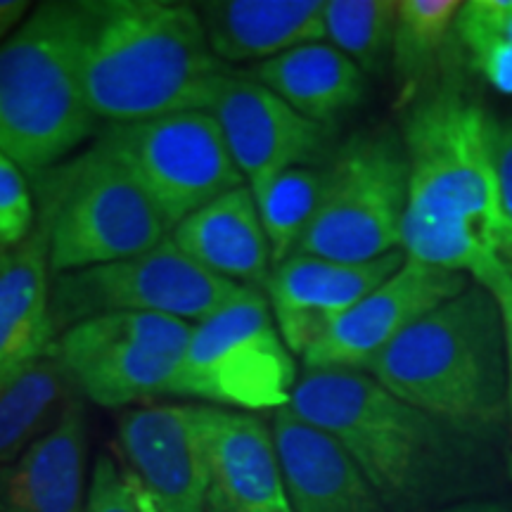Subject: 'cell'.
<instances>
[{
    "instance_id": "obj_1",
    "label": "cell",
    "mask_w": 512,
    "mask_h": 512,
    "mask_svg": "<svg viewBox=\"0 0 512 512\" xmlns=\"http://www.w3.org/2000/svg\"><path fill=\"white\" fill-rule=\"evenodd\" d=\"M74 31L83 93L110 124L209 112L230 72L188 3L79 0Z\"/></svg>"
},
{
    "instance_id": "obj_2",
    "label": "cell",
    "mask_w": 512,
    "mask_h": 512,
    "mask_svg": "<svg viewBox=\"0 0 512 512\" xmlns=\"http://www.w3.org/2000/svg\"><path fill=\"white\" fill-rule=\"evenodd\" d=\"M287 411L328 434L389 512L430 510L456 470V430L363 370L304 368Z\"/></svg>"
},
{
    "instance_id": "obj_3",
    "label": "cell",
    "mask_w": 512,
    "mask_h": 512,
    "mask_svg": "<svg viewBox=\"0 0 512 512\" xmlns=\"http://www.w3.org/2000/svg\"><path fill=\"white\" fill-rule=\"evenodd\" d=\"M368 373L456 432L501 420L508 356L496 297L472 283L389 344Z\"/></svg>"
},
{
    "instance_id": "obj_4",
    "label": "cell",
    "mask_w": 512,
    "mask_h": 512,
    "mask_svg": "<svg viewBox=\"0 0 512 512\" xmlns=\"http://www.w3.org/2000/svg\"><path fill=\"white\" fill-rule=\"evenodd\" d=\"M95 121L76 60L74 3L36 5L0 43V150L31 178L72 155Z\"/></svg>"
},
{
    "instance_id": "obj_5",
    "label": "cell",
    "mask_w": 512,
    "mask_h": 512,
    "mask_svg": "<svg viewBox=\"0 0 512 512\" xmlns=\"http://www.w3.org/2000/svg\"><path fill=\"white\" fill-rule=\"evenodd\" d=\"M408 157V221L477 226L512 264L510 230L498 195L494 121L453 86L427 91L401 126Z\"/></svg>"
},
{
    "instance_id": "obj_6",
    "label": "cell",
    "mask_w": 512,
    "mask_h": 512,
    "mask_svg": "<svg viewBox=\"0 0 512 512\" xmlns=\"http://www.w3.org/2000/svg\"><path fill=\"white\" fill-rule=\"evenodd\" d=\"M29 183L36 223L48 235L53 275L150 252L171 235L143 188L98 145Z\"/></svg>"
},
{
    "instance_id": "obj_7",
    "label": "cell",
    "mask_w": 512,
    "mask_h": 512,
    "mask_svg": "<svg viewBox=\"0 0 512 512\" xmlns=\"http://www.w3.org/2000/svg\"><path fill=\"white\" fill-rule=\"evenodd\" d=\"M299 373L264 290L245 287L240 297L202 323L192 335L171 396L204 406L254 413L290 406Z\"/></svg>"
},
{
    "instance_id": "obj_8",
    "label": "cell",
    "mask_w": 512,
    "mask_h": 512,
    "mask_svg": "<svg viewBox=\"0 0 512 512\" xmlns=\"http://www.w3.org/2000/svg\"><path fill=\"white\" fill-rule=\"evenodd\" d=\"M408 157L401 133H354L323 164V192L297 254L373 261L401 249Z\"/></svg>"
},
{
    "instance_id": "obj_9",
    "label": "cell",
    "mask_w": 512,
    "mask_h": 512,
    "mask_svg": "<svg viewBox=\"0 0 512 512\" xmlns=\"http://www.w3.org/2000/svg\"><path fill=\"white\" fill-rule=\"evenodd\" d=\"M242 290L164 240L128 259L53 275L50 320L55 337L107 313H152L197 325L240 297Z\"/></svg>"
},
{
    "instance_id": "obj_10",
    "label": "cell",
    "mask_w": 512,
    "mask_h": 512,
    "mask_svg": "<svg viewBox=\"0 0 512 512\" xmlns=\"http://www.w3.org/2000/svg\"><path fill=\"white\" fill-rule=\"evenodd\" d=\"M93 145L124 166L171 230L223 192L245 185L209 112L107 124Z\"/></svg>"
},
{
    "instance_id": "obj_11",
    "label": "cell",
    "mask_w": 512,
    "mask_h": 512,
    "mask_svg": "<svg viewBox=\"0 0 512 512\" xmlns=\"http://www.w3.org/2000/svg\"><path fill=\"white\" fill-rule=\"evenodd\" d=\"M192 323L152 313H107L72 325L48 354L76 392L105 408L171 396Z\"/></svg>"
},
{
    "instance_id": "obj_12",
    "label": "cell",
    "mask_w": 512,
    "mask_h": 512,
    "mask_svg": "<svg viewBox=\"0 0 512 512\" xmlns=\"http://www.w3.org/2000/svg\"><path fill=\"white\" fill-rule=\"evenodd\" d=\"M204 403H162L121 413L126 470L164 512H207L209 434Z\"/></svg>"
},
{
    "instance_id": "obj_13",
    "label": "cell",
    "mask_w": 512,
    "mask_h": 512,
    "mask_svg": "<svg viewBox=\"0 0 512 512\" xmlns=\"http://www.w3.org/2000/svg\"><path fill=\"white\" fill-rule=\"evenodd\" d=\"M209 114L219 121L230 157L249 188L294 166H313L332 138L330 126L302 117L266 86L238 72L223 76Z\"/></svg>"
},
{
    "instance_id": "obj_14",
    "label": "cell",
    "mask_w": 512,
    "mask_h": 512,
    "mask_svg": "<svg viewBox=\"0 0 512 512\" xmlns=\"http://www.w3.org/2000/svg\"><path fill=\"white\" fill-rule=\"evenodd\" d=\"M472 285L470 278L408 259L394 275L332 325L320 342L306 351L304 368H342L368 373L389 344L396 342L422 316Z\"/></svg>"
},
{
    "instance_id": "obj_15",
    "label": "cell",
    "mask_w": 512,
    "mask_h": 512,
    "mask_svg": "<svg viewBox=\"0 0 512 512\" xmlns=\"http://www.w3.org/2000/svg\"><path fill=\"white\" fill-rule=\"evenodd\" d=\"M403 261L406 254L396 249L373 261L294 254L275 266L264 292L287 349L304 358L339 318L399 271Z\"/></svg>"
},
{
    "instance_id": "obj_16",
    "label": "cell",
    "mask_w": 512,
    "mask_h": 512,
    "mask_svg": "<svg viewBox=\"0 0 512 512\" xmlns=\"http://www.w3.org/2000/svg\"><path fill=\"white\" fill-rule=\"evenodd\" d=\"M207 512H292L273 430L254 413L207 408Z\"/></svg>"
},
{
    "instance_id": "obj_17",
    "label": "cell",
    "mask_w": 512,
    "mask_h": 512,
    "mask_svg": "<svg viewBox=\"0 0 512 512\" xmlns=\"http://www.w3.org/2000/svg\"><path fill=\"white\" fill-rule=\"evenodd\" d=\"M88 422L79 396L15 463L0 467V512H86Z\"/></svg>"
},
{
    "instance_id": "obj_18",
    "label": "cell",
    "mask_w": 512,
    "mask_h": 512,
    "mask_svg": "<svg viewBox=\"0 0 512 512\" xmlns=\"http://www.w3.org/2000/svg\"><path fill=\"white\" fill-rule=\"evenodd\" d=\"M271 430L292 512H389L347 453L309 422L280 408Z\"/></svg>"
},
{
    "instance_id": "obj_19",
    "label": "cell",
    "mask_w": 512,
    "mask_h": 512,
    "mask_svg": "<svg viewBox=\"0 0 512 512\" xmlns=\"http://www.w3.org/2000/svg\"><path fill=\"white\" fill-rule=\"evenodd\" d=\"M169 240L209 273L266 290L273 271L271 245L249 185H238L192 211L171 230Z\"/></svg>"
},
{
    "instance_id": "obj_20",
    "label": "cell",
    "mask_w": 512,
    "mask_h": 512,
    "mask_svg": "<svg viewBox=\"0 0 512 512\" xmlns=\"http://www.w3.org/2000/svg\"><path fill=\"white\" fill-rule=\"evenodd\" d=\"M195 8L221 62H266L325 38V0H204Z\"/></svg>"
},
{
    "instance_id": "obj_21",
    "label": "cell",
    "mask_w": 512,
    "mask_h": 512,
    "mask_svg": "<svg viewBox=\"0 0 512 512\" xmlns=\"http://www.w3.org/2000/svg\"><path fill=\"white\" fill-rule=\"evenodd\" d=\"M50 285L48 235L36 223L27 240L0 249V380L46 356L55 342Z\"/></svg>"
},
{
    "instance_id": "obj_22",
    "label": "cell",
    "mask_w": 512,
    "mask_h": 512,
    "mask_svg": "<svg viewBox=\"0 0 512 512\" xmlns=\"http://www.w3.org/2000/svg\"><path fill=\"white\" fill-rule=\"evenodd\" d=\"M247 76L283 98L302 117L325 126L356 110L368 93V76L356 62L323 41L259 62Z\"/></svg>"
},
{
    "instance_id": "obj_23",
    "label": "cell",
    "mask_w": 512,
    "mask_h": 512,
    "mask_svg": "<svg viewBox=\"0 0 512 512\" xmlns=\"http://www.w3.org/2000/svg\"><path fill=\"white\" fill-rule=\"evenodd\" d=\"M76 399V387L46 354L0 380V467L15 463L27 448L60 422Z\"/></svg>"
},
{
    "instance_id": "obj_24",
    "label": "cell",
    "mask_w": 512,
    "mask_h": 512,
    "mask_svg": "<svg viewBox=\"0 0 512 512\" xmlns=\"http://www.w3.org/2000/svg\"><path fill=\"white\" fill-rule=\"evenodd\" d=\"M456 0H401L396 12L392 69L399 81V107H411L430 91L441 53L456 31L460 12Z\"/></svg>"
},
{
    "instance_id": "obj_25",
    "label": "cell",
    "mask_w": 512,
    "mask_h": 512,
    "mask_svg": "<svg viewBox=\"0 0 512 512\" xmlns=\"http://www.w3.org/2000/svg\"><path fill=\"white\" fill-rule=\"evenodd\" d=\"M323 192V166H294L252 188L273 268L297 254Z\"/></svg>"
},
{
    "instance_id": "obj_26",
    "label": "cell",
    "mask_w": 512,
    "mask_h": 512,
    "mask_svg": "<svg viewBox=\"0 0 512 512\" xmlns=\"http://www.w3.org/2000/svg\"><path fill=\"white\" fill-rule=\"evenodd\" d=\"M396 12L394 0H328L325 38L363 74L377 76L392 62Z\"/></svg>"
},
{
    "instance_id": "obj_27",
    "label": "cell",
    "mask_w": 512,
    "mask_h": 512,
    "mask_svg": "<svg viewBox=\"0 0 512 512\" xmlns=\"http://www.w3.org/2000/svg\"><path fill=\"white\" fill-rule=\"evenodd\" d=\"M36 226L29 176L0 150V249L17 247Z\"/></svg>"
},
{
    "instance_id": "obj_28",
    "label": "cell",
    "mask_w": 512,
    "mask_h": 512,
    "mask_svg": "<svg viewBox=\"0 0 512 512\" xmlns=\"http://www.w3.org/2000/svg\"><path fill=\"white\" fill-rule=\"evenodd\" d=\"M456 34L465 48L482 41L512 46V0H472L460 5Z\"/></svg>"
},
{
    "instance_id": "obj_29",
    "label": "cell",
    "mask_w": 512,
    "mask_h": 512,
    "mask_svg": "<svg viewBox=\"0 0 512 512\" xmlns=\"http://www.w3.org/2000/svg\"><path fill=\"white\" fill-rule=\"evenodd\" d=\"M86 512H138L124 470H119L112 458L100 456L95 460Z\"/></svg>"
},
{
    "instance_id": "obj_30",
    "label": "cell",
    "mask_w": 512,
    "mask_h": 512,
    "mask_svg": "<svg viewBox=\"0 0 512 512\" xmlns=\"http://www.w3.org/2000/svg\"><path fill=\"white\" fill-rule=\"evenodd\" d=\"M472 55V67L484 76L498 93L512 95V46L503 41H482L467 48Z\"/></svg>"
},
{
    "instance_id": "obj_31",
    "label": "cell",
    "mask_w": 512,
    "mask_h": 512,
    "mask_svg": "<svg viewBox=\"0 0 512 512\" xmlns=\"http://www.w3.org/2000/svg\"><path fill=\"white\" fill-rule=\"evenodd\" d=\"M494 159H496V178L498 195H501V207L505 223L510 230L512 242V119L503 126L494 124Z\"/></svg>"
},
{
    "instance_id": "obj_32",
    "label": "cell",
    "mask_w": 512,
    "mask_h": 512,
    "mask_svg": "<svg viewBox=\"0 0 512 512\" xmlns=\"http://www.w3.org/2000/svg\"><path fill=\"white\" fill-rule=\"evenodd\" d=\"M498 309L503 316V332H505V356H508V411L512 415V275L501 290L496 294Z\"/></svg>"
},
{
    "instance_id": "obj_33",
    "label": "cell",
    "mask_w": 512,
    "mask_h": 512,
    "mask_svg": "<svg viewBox=\"0 0 512 512\" xmlns=\"http://www.w3.org/2000/svg\"><path fill=\"white\" fill-rule=\"evenodd\" d=\"M27 15H31L27 0H0V43L8 41L22 27Z\"/></svg>"
},
{
    "instance_id": "obj_34",
    "label": "cell",
    "mask_w": 512,
    "mask_h": 512,
    "mask_svg": "<svg viewBox=\"0 0 512 512\" xmlns=\"http://www.w3.org/2000/svg\"><path fill=\"white\" fill-rule=\"evenodd\" d=\"M124 479H126V484H128V489H131V494H133V501H136V508H138V512H164L162 510V505H159L155 498H152L150 494H147V489L143 484L138 482V477L133 475L131 470H126L124 467Z\"/></svg>"
},
{
    "instance_id": "obj_35",
    "label": "cell",
    "mask_w": 512,
    "mask_h": 512,
    "mask_svg": "<svg viewBox=\"0 0 512 512\" xmlns=\"http://www.w3.org/2000/svg\"><path fill=\"white\" fill-rule=\"evenodd\" d=\"M425 512H505L503 505L486 503V501H470V503H453L444 508H430Z\"/></svg>"
},
{
    "instance_id": "obj_36",
    "label": "cell",
    "mask_w": 512,
    "mask_h": 512,
    "mask_svg": "<svg viewBox=\"0 0 512 512\" xmlns=\"http://www.w3.org/2000/svg\"><path fill=\"white\" fill-rule=\"evenodd\" d=\"M508 470H510V477H512V456H510V463H508Z\"/></svg>"
},
{
    "instance_id": "obj_37",
    "label": "cell",
    "mask_w": 512,
    "mask_h": 512,
    "mask_svg": "<svg viewBox=\"0 0 512 512\" xmlns=\"http://www.w3.org/2000/svg\"><path fill=\"white\" fill-rule=\"evenodd\" d=\"M505 512H512V508H505Z\"/></svg>"
}]
</instances>
